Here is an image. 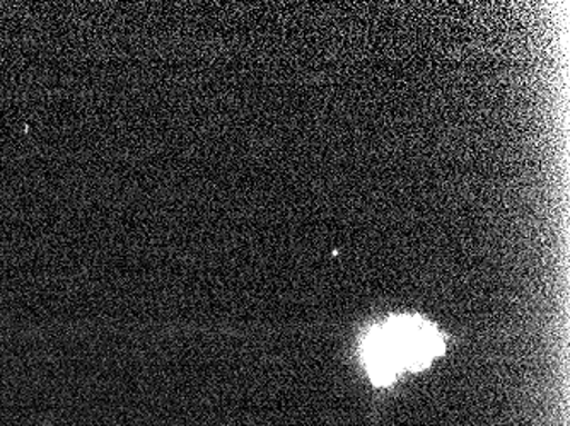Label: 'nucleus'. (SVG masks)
Wrapping results in <instances>:
<instances>
[{"label": "nucleus", "instance_id": "1", "mask_svg": "<svg viewBox=\"0 0 570 426\" xmlns=\"http://www.w3.org/2000/svg\"><path fill=\"white\" fill-rule=\"evenodd\" d=\"M446 351L443 333L415 314H400L373 326L362 339L361 358L371 383L392 386L406 371H422Z\"/></svg>", "mask_w": 570, "mask_h": 426}]
</instances>
